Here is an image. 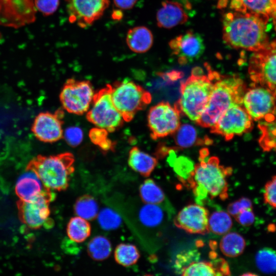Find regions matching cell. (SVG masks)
<instances>
[{
	"instance_id": "obj_24",
	"label": "cell",
	"mask_w": 276,
	"mask_h": 276,
	"mask_svg": "<svg viewBox=\"0 0 276 276\" xmlns=\"http://www.w3.org/2000/svg\"><path fill=\"white\" fill-rule=\"evenodd\" d=\"M261 131L259 143L264 151L276 152V113L267 119L259 121Z\"/></svg>"
},
{
	"instance_id": "obj_4",
	"label": "cell",
	"mask_w": 276,
	"mask_h": 276,
	"mask_svg": "<svg viewBox=\"0 0 276 276\" xmlns=\"http://www.w3.org/2000/svg\"><path fill=\"white\" fill-rule=\"evenodd\" d=\"M199 159L191 176L196 196L203 198L209 195L212 198H225L227 190L226 177L231 173L232 169L220 165L218 157L209 156L207 149L200 151Z\"/></svg>"
},
{
	"instance_id": "obj_42",
	"label": "cell",
	"mask_w": 276,
	"mask_h": 276,
	"mask_svg": "<svg viewBox=\"0 0 276 276\" xmlns=\"http://www.w3.org/2000/svg\"><path fill=\"white\" fill-rule=\"evenodd\" d=\"M235 218L241 225L248 226L254 222L255 215L252 209H247L240 212Z\"/></svg>"
},
{
	"instance_id": "obj_39",
	"label": "cell",
	"mask_w": 276,
	"mask_h": 276,
	"mask_svg": "<svg viewBox=\"0 0 276 276\" xmlns=\"http://www.w3.org/2000/svg\"><path fill=\"white\" fill-rule=\"evenodd\" d=\"M63 137L69 146L75 147L79 145L82 142L83 133L80 128L77 126H72L65 130Z\"/></svg>"
},
{
	"instance_id": "obj_37",
	"label": "cell",
	"mask_w": 276,
	"mask_h": 276,
	"mask_svg": "<svg viewBox=\"0 0 276 276\" xmlns=\"http://www.w3.org/2000/svg\"><path fill=\"white\" fill-rule=\"evenodd\" d=\"M97 216L100 225L105 230L116 229L122 222V219L119 215L109 208H104Z\"/></svg>"
},
{
	"instance_id": "obj_29",
	"label": "cell",
	"mask_w": 276,
	"mask_h": 276,
	"mask_svg": "<svg viewBox=\"0 0 276 276\" xmlns=\"http://www.w3.org/2000/svg\"><path fill=\"white\" fill-rule=\"evenodd\" d=\"M233 225L231 215L224 211H216L209 215V231L222 235L228 232Z\"/></svg>"
},
{
	"instance_id": "obj_7",
	"label": "cell",
	"mask_w": 276,
	"mask_h": 276,
	"mask_svg": "<svg viewBox=\"0 0 276 276\" xmlns=\"http://www.w3.org/2000/svg\"><path fill=\"white\" fill-rule=\"evenodd\" d=\"M91 104L86 115L90 123L109 132H113L123 126L124 121L112 102L110 84L95 93Z\"/></svg>"
},
{
	"instance_id": "obj_15",
	"label": "cell",
	"mask_w": 276,
	"mask_h": 276,
	"mask_svg": "<svg viewBox=\"0 0 276 276\" xmlns=\"http://www.w3.org/2000/svg\"><path fill=\"white\" fill-rule=\"evenodd\" d=\"M65 1L70 21L82 28L99 19L109 5V0Z\"/></svg>"
},
{
	"instance_id": "obj_1",
	"label": "cell",
	"mask_w": 276,
	"mask_h": 276,
	"mask_svg": "<svg viewBox=\"0 0 276 276\" xmlns=\"http://www.w3.org/2000/svg\"><path fill=\"white\" fill-rule=\"evenodd\" d=\"M267 15L237 11L224 14L222 37L234 49L256 52L268 42Z\"/></svg>"
},
{
	"instance_id": "obj_16",
	"label": "cell",
	"mask_w": 276,
	"mask_h": 276,
	"mask_svg": "<svg viewBox=\"0 0 276 276\" xmlns=\"http://www.w3.org/2000/svg\"><path fill=\"white\" fill-rule=\"evenodd\" d=\"M64 111L62 108L56 110L54 113L42 112L35 118L31 130L39 141L52 143L56 142L63 136Z\"/></svg>"
},
{
	"instance_id": "obj_30",
	"label": "cell",
	"mask_w": 276,
	"mask_h": 276,
	"mask_svg": "<svg viewBox=\"0 0 276 276\" xmlns=\"http://www.w3.org/2000/svg\"><path fill=\"white\" fill-rule=\"evenodd\" d=\"M255 263L260 271L266 274L276 272V250L265 247L259 249L255 257Z\"/></svg>"
},
{
	"instance_id": "obj_21",
	"label": "cell",
	"mask_w": 276,
	"mask_h": 276,
	"mask_svg": "<svg viewBox=\"0 0 276 276\" xmlns=\"http://www.w3.org/2000/svg\"><path fill=\"white\" fill-rule=\"evenodd\" d=\"M44 188L41 180L34 172L27 171L17 179L15 190L20 200L29 201L39 195Z\"/></svg>"
},
{
	"instance_id": "obj_18",
	"label": "cell",
	"mask_w": 276,
	"mask_h": 276,
	"mask_svg": "<svg viewBox=\"0 0 276 276\" xmlns=\"http://www.w3.org/2000/svg\"><path fill=\"white\" fill-rule=\"evenodd\" d=\"M209 213L203 206L191 204L181 210L174 220L176 226L191 234H205L209 231Z\"/></svg>"
},
{
	"instance_id": "obj_23",
	"label": "cell",
	"mask_w": 276,
	"mask_h": 276,
	"mask_svg": "<svg viewBox=\"0 0 276 276\" xmlns=\"http://www.w3.org/2000/svg\"><path fill=\"white\" fill-rule=\"evenodd\" d=\"M128 164L133 170L144 177H148L155 168L157 160L155 157L134 146L129 152Z\"/></svg>"
},
{
	"instance_id": "obj_34",
	"label": "cell",
	"mask_w": 276,
	"mask_h": 276,
	"mask_svg": "<svg viewBox=\"0 0 276 276\" xmlns=\"http://www.w3.org/2000/svg\"><path fill=\"white\" fill-rule=\"evenodd\" d=\"M181 274L187 276L203 275H222V271L216 267L214 265L206 261H194L183 268Z\"/></svg>"
},
{
	"instance_id": "obj_17",
	"label": "cell",
	"mask_w": 276,
	"mask_h": 276,
	"mask_svg": "<svg viewBox=\"0 0 276 276\" xmlns=\"http://www.w3.org/2000/svg\"><path fill=\"white\" fill-rule=\"evenodd\" d=\"M172 54L180 64L191 63L200 57L204 51L203 39L197 33L188 31L169 43Z\"/></svg>"
},
{
	"instance_id": "obj_11",
	"label": "cell",
	"mask_w": 276,
	"mask_h": 276,
	"mask_svg": "<svg viewBox=\"0 0 276 276\" xmlns=\"http://www.w3.org/2000/svg\"><path fill=\"white\" fill-rule=\"evenodd\" d=\"M252 127L253 120L242 105H237L227 109L210 128L211 133L228 141L250 131Z\"/></svg>"
},
{
	"instance_id": "obj_28",
	"label": "cell",
	"mask_w": 276,
	"mask_h": 276,
	"mask_svg": "<svg viewBox=\"0 0 276 276\" xmlns=\"http://www.w3.org/2000/svg\"><path fill=\"white\" fill-rule=\"evenodd\" d=\"M98 209L95 198L87 194L79 197L74 206L75 214L87 220H91L96 218L98 214Z\"/></svg>"
},
{
	"instance_id": "obj_9",
	"label": "cell",
	"mask_w": 276,
	"mask_h": 276,
	"mask_svg": "<svg viewBox=\"0 0 276 276\" xmlns=\"http://www.w3.org/2000/svg\"><path fill=\"white\" fill-rule=\"evenodd\" d=\"M94 94L90 81L70 78L61 89L59 99L62 108L66 111L82 115L89 109Z\"/></svg>"
},
{
	"instance_id": "obj_32",
	"label": "cell",
	"mask_w": 276,
	"mask_h": 276,
	"mask_svg": "<svg viewBox=\"0 0 276 276\" xmlns=\"http://www.w3.org/2000/svg\"><path fill=\"white\" fill-rule=\"evenodd\" d=\"M87 249L88 254L91 259L102 261L109 256L111 251V245L107 238L98 236L89 242Z\"/></svg>"
},
{
	"instance_id": "obj_33",
	"label": "cell",
	"mask_w": 276,
	"mask_h": 276,
	"mask_svg": "<svg viewBox=\"0 0 276 276\" xmlns=\"http://www.w3.org/2000/svg\"><path fill=\"white\" fill-rule=\"evenodd\" d=\"M173 134L175 144L180 149L189 148L202 141H198L196 128L190 124L180 125Z\"/></svg>"
},
{
	"instance_id": "obj_12",
	"label": "cell",
	"mask_w": 276,
	"mask_h": 276,
	"mask_svg": "<svg viewBox=\"0 0 276 276\" xmlns=\"http://www.w3.org/2000/svg\"><path fill=\"white\" fill-rule=\"evenodd\" d=\"M55 198L52 190L45 188L41 193L31 200H19L17 202L20 221L33 229L45 225L50 214L49 204Z\"/></svg>"
},
{
	"instance_id": "obj_43",
	"label": "cell",
	"mask_w": 276,
	"mask_h": 276,
	"mask_svg": "<svg viewBox=\"0 0 276 276\" xmlns=\"http://www.w3.org/2000/svg\"><path fill=\"white\" fill-rule=\"evenodd\" d=\"M137 0H113L114 5L121 10H129L133 7Z\"/></svg>"
},
{
	"instance_id": "obj_25",
	"label": "cell",
	"mask_w": 276,
	"mask_h": 276,
	"mask_svg": "<svg viewBox=\"0 0 276 276\" xmlns=\"http://www.w3.org/2000/svg\"><path fill=\"white\" fill-rule=\"evenodd\" d=\"M246 246L244 238L236 232H227L222 238L220 248L227 257H236L244 251Z\"/></svg>"
},
{
	"instance_id": "obj_44",
	"label": "cell",
	"mask_w": 276,
	"mask_h": 276,
	"mask_svg": "<svg viewBox=\"0 0 276 276\" xmlns=\"http://www.w3.org/2000/svg\"><path fill=\"white\" fill-rule=\"evenodd\" d=\"M112 17L114 19L119 20L123 17L122 12L120 10L114 11L112 14Z\"/></svg>"
},
{
	"instance_id": "obj_3",
	"label": "cell",
	"mask_w": 276,
	"mask_h": 276,
	"mask_svg": "<svg viewBox=\"0 0 276 276\" xmlns=\"http://www.w3.org/2000/svg\"><path fill=\"white\" fill-rule=\"evenodd\" d=\"M200 67H194L190 76L180 84V95L174 105L180 114L196 122L204 110L214 82L219 75L209 70L208 75L203 74Z\"/></svg>"
},
{
	"instance_id": "obj_40",
	"label": "cell",
	"mask_w": 276,
	"mask_h": 276,
	"mask_svg": "<svg viewBox=\"0 0 276 276\" xmlns=\"http://www.w3.org/2000/svg\"><path fill=\"white\" fill-rule=\"evenodd\" d=\"M34 3L36 10L47 16L56 11L59 5V0H34Z\"/></svg>"
},
{
	"instance_id": "obj_31",
	"label": "cell",
	"mask_w": 276,
	"mask_h": 276,
	"mask_svg": "<svg viewBox=\"0 0 276 276\" xmlns=\"http://www.w3.org/2000/svg\"><path fill=\"white\" fill-rule=\"evenodd\" d=\"M139 192L142 201L145 203L160 204L165 198L162 189L150 178L146 179L140 186Z\"/></svg>"
},
{
	"instance_id": "obj_14",
	"label": "cell",
	"mask_w": 276,
	"mask_h": 276,
	"mask_svg": "<svg viewBox=\"0 0 276 276\" xmlns=\"http://www.w3.org/2000/svg\"><path fill=\"white\" fill-rule=\"evenodd\" d=\"M34 0H0V25L18 29L36 20Z\"/></svg>"
},
{
	"instance_id": "obj_26",
	"label": "cell",
	"mask_w": 276,
	"mask_h": 276,
	"mask_svg": "<svg viewBox=\"0 0 276 276\" xmlns=\"http://www.w3.org/2000/svg\"><path fill=\"white\" fill-rule=\"evenodd\" d=\"M165 212L159 204L145 203L139 212V219L145 226L155 227L159 226L165 218Z\"/></svg>"
},
{
	"instance_id": "obj_22",
	"label": "cell",
	"mask_w": 276,
	"mask_h": 276,
	"mask_svg": "<svg viewBox=\"0 0 276 276\" xmlns=\"http://www.w3.org/2000/svg\"><path fill=\"white\" fill-rule=\"evenodd\" d=\"M126 41L130 50L137 53H143L151 48L153 36L151 31L147 27L137 26L128 30Z\"/></svg>"
},
{
	"instance_id": "obj_8",
	"label": "cell",
	"mask_w": 276,
	"mask_h": 276,
	"mask_svg": "<svg viewBox=\"0 0 276 276\" xmlns=\"http://www.w3.org/2000/svg\"><path fill=\"white\" fill-rule=\"evenodd\" d=\"M248 73L255 84L276 96V39L254 52L249 60Z\"/></svg>"
},
{
	"instance_id": "obj_20",
	"label": "cell",
	"mask_w": 276,
	"mask_h": 276,
	"mask_svg": "<svg viewBox=\"0 0 276 276\" xmlns=\"http://www.w3.org/2000/svg\"><path fill=\"white\" fill-rule=\"evenodd\" d=\"M234 11L265 15L276 19V0H231Z\"/></svg>"
},
{
	"instance_id": "obj_10",
	"label": "cell",
	"mask_w": 276,
	"mask_h": 276,
	"mask_svg": "<svg viewBox=\"0 0 276 276\" xmlns=\"http://www.w3.org/2000/svg\"><path fill=\"white\" fill-rule=\"evenodd\" d=\"M180 113L176 106L161 102L152 106L148 113V126L154 140L173 134L180 125Z\"/></svg>"
},
{
	"instance_id": "obj_36",
	"label": "cell",
	"mask_w": 276,
	"mask_h": 276,
	"mask_svg": "<svg viewBox=\"0 0 276 276\" xmlns=\"http://www.w3.org/2000/svg\"><path fill=\"white\" fill-rule=\"evenodd\" d=\"M109 132L99 127L91 128L88 133L90 141L103 152L114 151L116 143L108 138Z\"/></svg>"
},
{
	"instance_id": "obj_5",
	"label": "cell",
	"mask_w": 276,
	"mask_h": 276,
	"mask_svg": "<svg viewBox=\"0 0 276 276\" xmlns=\"http://www.w3.org/2000/svg\"><path fill=\"white\" fill-rule=\"evenodd\" d=\"M75 158L70 152L54 155H38L28 163L26 171L34 172L44 187L51 190H65L75 171Z\"/></svg>"
},
{
	"instance_id": "obj_2",
	"label": "cell",
	"mask_w": 276,
	"mask_h": 276,
	"mask_svg": "<svg viewBox=\"0 0 276 276\" xmlns=\"http://www.w3.org/2000/svg\"><path fill=\"white\" fill-rule=\"evenodd\" d=\"M243 80L237 76H220L216 79L207 105L196 123L199 126L212 127L229 107L242 105L246 90Z\"/></svg>"
},
{
	"instance_id": "obj_41",
	"label": "cell",
	"mask_w": 276,
	"mask_h": 276,
	"mask_svg": "<svg viewBox=\"0 0 276 276\" xmlns=\"http://www.w3.org/2000/svg\"><path fill=\"white\" fill-rule=\"evenodd\" d=\"M247 209H252V202L248 198L242 197L229 204L227 212L235 217L240 212Z\"/></svg>"
},
{
	"instance_id": "obj_27",
	"label": "cell",
	"mask_w": 276,
	"mask_h": 276,
	"mask_svg": "<svg viewBox=\"0 0 276 276\" xmlns=\"http://www.w3.org/2000/svg\"><path fill=\"white\" fill-rule=\"evenodd\" d=\"M68 237L76 243H81L90 235L91 227L87 220L76 216L72 218L67 225Z\"/></svg>"
},
{
	"instance_id": "obj_19",
	"label": "cell",
	"mask_w": 276,
	"mask_h": 276,
	"mask_svg": "<svg viewBox=\"0 0 276 276\" xmlns=\"http://www.w3.org/2000/svg\"><path fill=\"white\" fill-rule=\"evenodd\" d=\"M159 27L170 29L186 22L188 16L182 5L178 2L165 1L156 13Z\"/></svg>"
},
{
	"instance_id": "obj_6",
	"label": "cell",
	"mask_w": 276,
	"mask_h": 276,
	"mask_svg": "<svg viewBox=\"0 0 276 276\" xmlns=\"http://www.w3.org/2000/svg\"><path fill=\"white\" fill-rule=\"evenodd\" d=\"M111 86L112 102L124 122H130L152 100L150 92L132 81H116Z\"/></svg>"
},
{
	"instance_id": "obj_35",
	"label": "cell",
	"mask_w": 276,
	"mask_h": 276,
	"mask_svg": "<svg viewBox=\"0 0 276 276\" xmlns=\"http://www.w3.org/2000/svg\"><path fill=\"white\" fill-rule=\"evenodd\" d=\"M114 257L118 264L123 266H129L136 263L140 258V254L135 245L121 243L116 248Z\"/></svg>"
},
{
	"instance_id": "obj_45",
	"label": "cell",
	"mask_w": 276,
	"mask_h": 276,
	"mask_svg": "<svg viewBox=\"0 0 276 276\" xmlns=\"http://www.w3.org/2000/svg\"><path fill=\"white\" fill-rule=\"evenodd\" d=\"M255 275L256 274L254 273H247L243 274V275Z\"/></svg>"
},
{
	"instance_id": "obj_38",
	"label": "cell",
	"mask_w": 276,
	"mask_h": 276,
	"mask_svg": "<svg viewBox=\"0 0 276 276\" xmlns=\"http://www.w3.org/2000/svg\"><path fill=\"white\" fill-rule=\"evenodd\" d=\"M263 199L265 203L276 209V175L266 182L264 187Z\"/></svg>"
},
{
	"instance_id": "obj_13",
	"label": "cell",
	"mask_w": 276,
	"mask_h": 276,
	"mask_svg": "<svg viewBox=\"0 0 276 276\" xmlns=\"http://www.w3.org/2000/svg\"><path fill=\"white\" fill-rule=\"evenodd\" d=\"M242 106L253 120L263 121L276 113V96L267 88L255 85L246 89Z\"/></svg>"
}]
</instances>
